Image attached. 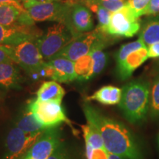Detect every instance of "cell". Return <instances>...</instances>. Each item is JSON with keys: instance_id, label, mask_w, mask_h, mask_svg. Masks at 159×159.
<instances>
[{"instance_id": "6da1fadb", "label": "cell", "mask_w": 159, "mask_h": 159, "mask_svg": "<svg viewBox=\"0 0 159 159\" xmlns=\"http://www.w3.org/2000/svg\"><path fill=\"white\" fill-rule=\"evenodd\" d=\"M83 111L87 122L100 134L108 152L126 159H144L140 142L128 127L105 116L89 103L83 105Z\"/></svg>"}, {"instance_id": "7a4b0ae2", "label": "cell", "mask_w": 159, "mask_h": 159, "mask_svg": "<svg viewBox=\"0 0 159 159\" xmlns=\"http://www.w3.org/2000/svg\"><path fill=\"white\" fill-rule=\"evenodd\" d=\"M150 82L143 79L134 80L123 86L119 105L131 124L140 125L146 122L150 114Z\"/></svg>"}, {"instance_id": "3957f363", "label": "cell", "mask_w": 159, "mask_h": 159, "mask_svg": "<svg viewBox=\"0 0 159 159\" xmlns=\"http://www.w3.org/2000/svg\"><path fill=\"white\" fill-rule=\"evenodd\" d=\"M114 39H116L96 28L75 39L55 55L54 58L65 57L75 62L80 57L90 54L95 48L104 49Z\"/></svg>"}, {"instance_id": "277c9868", "label": "cell", "mask_w": 159, "mask_h": 159, "mask_svg": "<svg viewBox=\"0 0 159 159\" xmlns=\"http://www.w3.org/2000/svg\"><path fill=\"white\" fill-rule=\"evenodd\" d=\"M148 58V47L139 39L122 45L115 54L117 77L122 80L128 79Z\"/></svg>"}, {"instance_id": "5b68a950", "label": "cell", "mask_w": 159, "mask_h": 159, "mask_svg": "<svg viewBox=\"0 0 159 159\" xmlns=\"http://www.w3.org/2000/svg\"><path fill=\"white\" fill-rule=\"evenodd\" d=\"M75 39L74 36L62 22L49 27L47 33L41 35L35 42L43 58L50 61Z\"/></svg>"}, {"instance_id": "8992f818", "label": "cell", "mask_w": 159, "mask_h": 159, "mask_svg": "<svg viewBox=\"0 0 159 159\" xmlns=\"http://www.w3.org/2000/svg\"><path fill=\"white\" fill-rule=\"evenodd\" d=\"M141 21L128 4L111 13L106 33L111 37L131 38L137 34L141 28Z\"/></svg>"}, {"instance_id": "52a82bcc", "label": "cell", "mask_w": 159, "mask_h": 159, "mask_svg": "<svg viewBox=\"0 0 159 159\" xmlns=\"http://www.w3.org/2000/svg\"><path fill=\"white\" fill-rule=\"evenodd\" d=\"M10 49L13 62L19 65L29 75H39L46 62L35 41H26L17 46H10Z\"/></svg>"}, {"instance_id": "ba28073f", "label": "cell", "mask_w": 159, "mask_h": 159, "mask_svg": "<svg viewBox=\"0 0 159 159\" xmlns=\"http://www.w3.org/2000/svg\"><path fill=\"white\" fill-rule=\"evenodd\" d=\"M62 23L66 26L75 39L92 31L94 28V20L90 9L80 2H68Z\"/></svg>"}, {"instance_id": "9c48e42d", "label": "cell", "mask_w": 159, "mask_h": 159, "mask_svg": "<svg viewBox=\"0 0 159 159\" xmlns=\"http://www.w3.org/2000/svg\"><path fill=\"white\" fill-rule=\"evenodd\" d=\"M27 109L31 111L38 120L48 129L57 128L63 122H69L61 103L40 102L34 99L30 101Z\"/></svg>"}, {"instance_id": "30bf717a", "label": "cell", "mask_w": 159, "mask_h": 159, "mask_svg": "<svg viewBox=\"0 0 159 159\" xmlns=\"http://www.w3.org/2000/svg\"><path fill=\"white\" fill-rule=\"evenodd\" d=\"M43 133L27 134L15 125L6 137L5 159L22 158Z\"/></svg>"}, {"instance_id": "8fae6325", "label": "cell", "mask_w": 159, "mask_h": 159, "mask_svg": "<svg viewBox=\"0 0 159 159\" xmlns=\"http://www.w3.org/2000/svg\"><path fill=\"white\" fill-rule=\"evenodd\" d=\"M23 5L34 21H52L62 22L68 5V2L60 1L43 3L23 2Z\"/></svg>"}, {"instance_id": "7c38bea8", "label": "cell", "mask_w": 159, "mask_h": 159, "mask_svg": "<svg viewBox=\"0 0 159 159\" xmlns=\"http://www.w3.org/2000/svg\"><path fill=\"white\" fill-rule=\"evenodd\" d=\"M41 35L42 31L35 25H0V45L17 46L26 41H36Z\"/></svg>"}, {"instance_id": "4fadbf2b", "label": "cell", "mask_w": 159, "mask_h": 159, "mask_svg": "<svg viewBox=\"0 0 159 159\" xmlns=\"http://www.w3.org/2000/svg\"><path fill=\"white\" fill-rule=\"evenodd\" d=\"M61 145V134L57 128L43 132L21 159H48Z\"/></svg>"}, {"instance_id": "5bb4252c", "label": "cell", "mask_w": 159, "mask_h": 159, "mask_svg": "<svg viewBox=\"0 0 159 159\" xmlns=\"http://www.w3.org/2000/svg\"><path fill=\"white\" fill-rule=\"evenodd\" d=\"M39 75L59 83H68L77 80L75 62L65 57H56L46 62Z\"/></svg>"}, {"instance_id": "9a60e30c", "label": "cell", "mask_w": 159, "mask_h": 159, "mask_svg": "<svg viewBox=\"0 0 159 159\" xmlns=\"http://www.w3.org/2000/svg\"><path fill=\"white\" fill-rule=\"evenodd\" d=\"M0 25L4 26L35 25L24 7L1 4L0 5Z\"/></svg>"}, {"instance_id": "2e32d148", "label": "cell", "mask_w": 159, "mask_h": 159, "mask_svg": "<svg viewBox=\"0 0 159 159\" xmlns=\"http://www.w3.org/2000/svg\"><path fill=\"white\" fill-rule=\"evenodd\" d=\"M14 62L0 63V87L5 89H21V76Z\"/></svg>"}, {"instance_id": "e0dca14e", "label": "cell", "mask_w": 159, "mask_h": 159, "mask_svg": "<svg viewBox=\"0 0 159 159\" xmlns=\"http://www.w3.org/2000/svg\"><path fill=\"white\" fill-rule=\"evenodd\" d=\"M65 90L56 81H47L41 84L36 92V100L40 102L62 103Z\"/></svg>"}, {"instance_id": "ac0fdd59", "label": "cell", "mask_w": 159, "mask_h": 159, "mask_svg": "<svg viewBox=\"0 0 159 159\" xmlns=\"http://www.w3.org/2000/svg\"><path fill=\"white\" fill-rule=\"evenodd\" d=\"M139 39L147 47L159 42V16H150L143 21Z\"/></svg>"}, {"instance_id": "d6986e66", "label": "cell", "mask_w": 159, "mask_h": 159, "mask_svg": "<svg viewBox=\"0 0 159 159\" xmlns=\"http://www.w3.org/2000/svg\"><path fill=\"white\" fill-rule=\"evenodd\" d=\"M122 93V90L118 87L105 85L98 89L91 96L86 97V100H94L105 105H115L120 102Z\"/></svg>"}, {"instance_id": "ffe728a7", "label": "cell", "mask_w": 159, "mask_h": 159, "mask_svg": "<svg viewBox=\"0 0 159 159\" xmlns=\"http://www.w3.org/2000/svg\"><path fill=\"white\" fill-rule=\"evenodd\" d=\"M16 126L27 134H36L49 130L41 124L35 115L28 109H27V111L18 119Z\"/></svg>"}, {"instance_id": "44dd1931", "label": "cell", "mask_w": 159, "mask_h": 159, "mask_svg": "<svg viewBox=\"0 0 159 159\" xmlns=\"http://www.w3.org/2000/svg\"><path fill=\"white\" fill-rule=\"evenodd\" d=\"M75 69L77 80H88L94 77V61L90 54L75 61Z\"/></svg>"}, {"instance_id": "7402d4cb", "label": "cell", "mask_w": 159, "mask_h": 159, "mask_svg": "<svg viewBox=\"0 0 159 159\" xmlns=\"http://www.w3.org/2000/svg\"><path fill=\"white\" fill-rule=\"evenodd\" d=\"M85 144L90 145L94 149H105L102 136L98 130L90 123L82 125Z\"/></svg>"}, {"instance_id": "603a6c76", "label": "cell", "mask_w": 159, "mask_h": 159, "mask_svg": "<svg viewBox=\"0 0 159 159\" xmlns=\"http://www.w3.org/2000/svg\"><path fill=\"white\" fill-rule=\"evenodd\" d=\"M85 5L87 6L91 11L94 12L96 13L97 20H98V26L97 28L103 33H106V29L108 26L111 15V12L96 2H91L85 4Z\"/></svg>"}, {"instance_id": "cb8c5ba5", "label": "cell", "mask_w": 159, "mask_h": 159, "mask_svg": "<svg viewBox=\"0 0 159 159\" xmlns=\"http://www.w3.org/2000/svg\"><path fill=\"white\" fill-rule=\"evenodd\" d=\"M150 116L153 121H159V74L155 77L150 89Z\"/></svg>"}, {"instance_id": "d4e9b609", "label": "cell", "mask_w": 159, "mask_h": 159, "mask_svg": "<svg viewBox=\"0 0 159 159\" xmlns=\"http://www.w3.org/2000/svg\"><path fill=\"white\" fill-rule=\"evenodd\" d=\"M94 61V77L100 74L108 62V55L101 48H95L90 52Z\"/></svg>"}, {"instance_id": "484cf974", "label": "cell", "mask_w": 159, "mask_h": 159, "mask_svg": "<svg viewBox=\"0 0 159 159\" xmlns=\"http://www.w3.org/2000/svg\"><path fill=\"white\" fill-rule=\"evenodd\" d=\"M108 151L105 149H94L85 144V155L87 159H108Z\"/></svg>"}, {"instance_id": "4316f807", "label": "cell", "mask_w": 159, "mask_h": 159, "mask_svg": "<svg viewBox=\"0 0 159 159\" xmlns=\"http://www.w3.org/2000/svg\"><path fill=\"white\" fill-rule=\"evenodd\" d=\"M91 2L99 4V5H101L104 8L108 10L111 13H114V12L119 11V9L122 8L128 3L126 2H111L105 1V0H92V1L89 2Z\"/></svg>"}, {"instance_id": "83f0119b", "label": "cell", "mask_w": 159, "mask_h": 159, "mask_svg": "<svg viewBox=\"0 0 159 159\" xmlns=\"http://www.w3.org/2000/svg\"><path fill=\"white\" fill-rule=\"evenodd\" d=\"M150 0H128V4L130 6L137 17L142 16V13Z\"/></svg>"}, {"instance_id": "f1b7e54d", "label": "cell", "mask_w": 159, "mask_h": 159, "mask_svg": "<svg viewBox=\"0 0 159 159\" xmlns=\"http://www.w3.org/2000/svg\"><path fill=\"white\" fill-rule=\"evenodd\" d=\"M142 16H159V0H150Z\"/></svg>"}, {"instance_id": "f546056e", "label": "cell", "mask_w": 159, "mask_h": 159, "mask_svg": "<svg viewBox=\"0 0 159 159\" xmlns=\"http://www.w3.org/2000/svg\"><path fill=\"white\" fill-rule=\"evenodd\" d=\"M13 62L12 59L10 46L0 45V63Z\"/></svg>"}, {"instance_id": "4dcf8cb0", "label": "cell", "mask_w": 159, "mask_h": 159, "mask_svg": "<svg viewBox=\"0 0 159 159\" xmlns=\"http://www.w3.org/2000/svg\"><path fill=\"white\" fill-rule=\"evenodd\" d=\"M148 49L149 58H159V42L149 46Z\"/></svg>"}, {"instance_id": "1f68e13d", "label": "cell", "mask_w": 159, "mask_h": 159, "mask_svg": "<svg viewBox=\"0 0 159 159\" xmlns=\"http://www.w3.org/2000/svg\"><path fill=\"white\" fill-rule=\"evenodd\" d=\"M48 159H66V156L62 147L60 145L55 152L49 157Z\"/></svg>"}, {"instance_id": "d6a6232c", "label": "cell", "mask_w": 159, "mask_h": 159, "mask_svg": "<svg viewBox=\"0 0 159 159\" xmlns=\"http://www.w3.org/2000/svg\"><path fill=\"white\" fill-rule=\"evenodd\" d=\"M1 4H9L17 7H24L22 0H0V5Z\"/></svg>"}, {"instance_id": "836d02e7", "label": "cell", "mask_w": 159, "mask_h": 159, "mask_svg": "<svg viewBox=\"0 0 159 159\" xmlns=\"http://www.w3.org/2000/svg\"><path fill=\"white\" fill-rule=\"evenodd\" d=\"M62 0H22L23 2L29 3H43V2H60Z\"/></svg>"}, {"instance_id": "e575fe53", "label": "cell", "mask_w": 159, "mask_h": 159, "mask_svg": "<svg viewBox=\"0 0 159 159\" xmlns=\"http://www.w3.org/2000/svg\"><path fill=\"white\" fill-rule=\"evenodd\" d=\"M108 159H126V158H123V157L117 156V155H115V154L109 153V152L108 154Z\"/></svg>"}, {"instance_id": "d590c367", "label": "cell", "mask_w": 159, "mask_h": 159, "mask_svg": "<svg viewBox=\"0 0 159 159\" xmlns=\"http://www.w3.org/2000/svg\"><path fill=\"white\" fill-rule=\"evenodd\" d=\"M66 1L70 2H80V3H83L85 5L86 3L92 1V0H66Z\"/></svg>"}, {"instance_id": "8d00e7d4", "label": "cell", "mask_w": 159, "mask_h": 159, "mask_svg": "<svg viewBox=\"0 0 159 159\" xmlns=\"http://www.w3.org/2000/svg\"><path fill=\"white\" fill-rule=\"evenodd\" d=\"M105 1H111V2H128V0H105Z\"/></svg>"}, {"instance_id": "74e56055", "label": "cell", "mask_w": 159, "mask_h": 159, "mask_svg": "<svg viewBox=\"0 0 159 159\" xmlns=\"http://www.w3.org/2000/svg\"><path fill=\"white\" fill-rule=\"evenodd\" d=\"M157 141H158V148H159V134L158 135V139H157Z\"/></svg>"}]
</instances>
